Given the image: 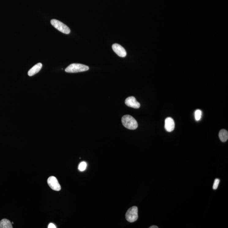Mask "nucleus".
Instances as JSON below:
<instances>
[{
	"label": "nucleus",
	"mask_w": 228,
	"mask_h": 228,
	"mask_svg": "<svg viewBox=\"0 0 228 228\" xmlns=\"http://www.w3.org/2000/svg\"><path fill=\"white\" fill-rule=\"evenodd\" d=\"M150 228H158V227L157 226H151V227H150Z\"/></svg>",
	"instance_id": "16"
},
{
	"label": "nucleus",
	"mask_w": 228,
	"mask_h": 228,
	"mask_svg": "<svg viewBox=\"0 0 228 228\" xmlns=\"http://www.w3.org/2000/svg\"><path fill=\"white\" fill-rule=\"evenodd\" d=\"M48 228H56V226H55V225L53 224V223H50L49 224L48 226Z\"/></svg>",
	"instance_id": "15"
},
{
	"label": "nucleus",
	"mask_w": 228,
	"mask_h": 228,
	"mask_svg": "<svg viewBox=\"0 0 228 228\" xmlns=\"http://www.w3.org/2000/svg\"><path fill=\"white\" fill-rule=\"evenodd\" d=\"M47 183L51 189L54 191H59L61 186L56 178L54 176L50 177L47 180Z\"/></svg>",
	"instance_id": "5"
},
{
	"label": "nucleus",
	"mask_w": 228,
	"mask_h": 228,
	"mask_svg": "<svg viewBox=\"0 0 228 228\" xmlns=\"http://www.w3.org/2000/svg\"><path fill=\"white\" fill-rule=\"evenodd\" d=\"M112 50L121 57H125L127 53L125 49L121 45L118 44H114L112 46Z\"/></svg>",
	"instance_id": "7"
},
{
	"label": "nucleus",
	"mask_w": 228,
	"mask_h": 228,
	"mask_svg": "<svg viewBox=\"0 0 228 228\" xmlns=\"http://www.w3.org/2000/svg\"><path fill=\"white\" fill-rule=\"evenodd\" d=\"M51 24L54 27L62 33L67 34L70 33V29L68 27L58 20L55 19L51 20Z\"/></svg>",
	"instance_id": "4"
},
{
	"label": "nucleus",
	"mask_w": 228,
	"mask_h": 228,
	"mask_svg": "<svg viewBox=\"0 0 228 228\" xmlns=\"http://www.w3.org/2000/svg\"><path fill=\"white\" fill-rule=\"evenodd\" d=\"M125 104L129 107L135 109H138L140 107V103L137 101L136 99L133 96L128 97L125 100Z\"/></svg>",
	"instance_id": "6"
},
{
	"label": "nucleus",
	"mask_w": 228,
	"mask_h": 228,
	"mask_svg": "<svg viewBox=\"0 0 228 228\" xmlns=\"http://www.w3.org/2000/svg\"><path fill=\"white\" fill-rule=\"evenodd\" d=\"M42 67V64L40 63H38L36 65H34L32 69H30L28 72L29 76L32 77L38 73Z\"/></svg>",
	"instance_id": "9"
},
{
	"label": "nucleus",
	"mask_w": 228,
	"mask_h": 228,
	"mask_svg": "<svg viewBox=\"0 0 228 228\" xmlns=\"http://www.w3.org/2000/svg\"><path fill=\"white\" fill-rule=\"evenodd\" d=\"M219 137L220 140L222 142H226L228 139V132L225 129H222L220 131L219 133Z\"/></svg>",
	"instance_id": "10"
},
{
	"label": "nucleus",
	"mask_w": 228,
	"mask_h": 228,
	"mask_svg": "<svg viewBox=\"0 0 228 228\" xmlns=\"http://www.w3.org/2000/svg\"><path fill=\"white\" fill-rule=\"evenodd\" d=\"M175 127V123L172 118L168 117L166 119L165 121V129L167 132L173 131Z\"/></svg>",
	"instance_id": "8"
},
{
	"label": "nucleus",
	"mask_w": 228,
	"mask_h": 228,
	"mask_svg": "<svg viewBox=\"0 0 228 228\" xmlns=\"http://www.w3.org/2000/svg\"><path fill=\"white\" fill-rule=\"evenodd\" d=\"M220 180L219 179H215V180L214 184L213 185V189L216 190L217 189L219 184Z\"/></svg>",
	"instance_id": "14"
},
{
	"label": "nucleus",
	"mask_w": 228,
	"mask_h": 228,
	"mask_svg": "<svg viewBox=\"0 0 228 228\" xmlns=\"http://www.w3.org/2000/svg\"><path fill=\"white\" fill-rule=\"evenodd\" d=\"M87 166V164L86 162H81L78 166L79 171L80 172H83L86 170Z\"/></svg>",
	"instance_id": "12"
},
{
	"label": "nucleus",
	"mask_w": 228,
	"mask_h": 228,
	"mask_svg": "<svg viewBox=\"0 0 228 228\" xmlns=\"http://www.w3.org/2000/svg\"><path fill=\"white\" fill-rule=\"evenodd\" d=\"M138 210L136 206H133L130 208L127 211L125 218L127 221L131 223L135 222L138 218Z\"/></svg>",
	"instance_id": "3"
},
{
	"label": "nucleus",
	"mask_w": 228,
	"mask_h": 228,
	"mask_svg": "<svg viewBox=\"0 0 228 228\" xmlns=\"http://www.w3.org/2000/svg\"><path fill=\"white\" fill-rule=\"evenodd\" d=\"M202 112L200 110H196L195 113H194V116H195V120L196 121H200L202 117Z\"/></svg>",
	"instance_id": "13"
},
{
	"label": "nucleus",
	"mask_w": 228,
	"mask_h": 228,
	"mask_svg": "<svg viewBox=\"0 0 228 228\" xmlns=\"http://www.w3.org/2000/svg\"><path fill=\"white\" fill-rule=\"evenodd\" d=\"M89 68L87 65L79 63H72L65 69V72L67 73H74L85 72L88 70Z\"/></svg>",
	"instance_id": "2"
},
{
	"label": "nucleus",
	"mask_w": 228,
	"mask_h": 228,
	"mask_svg": "<svg viewBox=\"0 0 228 228\" xmlns=\"http://www.w3.org/2000/svg\"><path fill=\"white\" fill-rule=\"evenodd\" d=\"M12 223L9 220L3 219L0 221V228H13Z\"/></svg>",
	"instance_id": "11"
},
{
	"label": "nucleus",
	"mask_w": 228,
	"mask_h": 228,
	"mask_svg": "<svg viewBox=\"0 0 228 228\" xmlns=\"http://www.w3.org/2000/svg\"><path fill=\"white\" fill-rule=\"evenodd\" d=\"M122 123L125 127L130 130H135L138 126L136 120L130 115L123 116L122 118Z\"/></svg>",
	"instance_id": "1"
}]
</instances>
